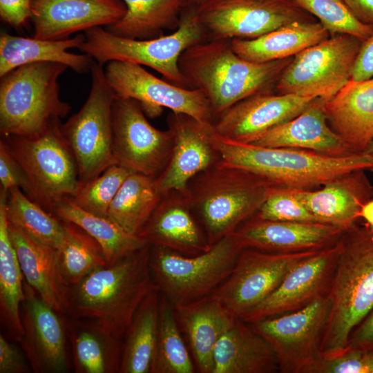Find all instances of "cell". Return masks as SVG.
Masks as SVG:
<instances>
[{"label":"cell","instance_id":"obj_1","mask_svg":"<svg viewBox=\"0 0 373 373\" xmlns=\"http://www.w3.org/2000/svg\"><path fill=\"white\" fill-rule=\"evenodd\" d=\"M150 251L147 244L71 286L67 318L123 339L141 302L156 287L149 266Z\"/></svg>","mask_w":373,"mask_h":373},{"label":"cell","instance_id":"obj_2","mask_svg":"<svg viewBox=\"0 0 373 373\" xmlns=\"http://www.w3.org/2000/svg\"><path fill=\"white\" fill-rule=\"evenodd\" d=\"M291 60L251 62L233 51L231 39H209L185 50L179 68L184 87L204 94L215 118L249 97L269 93Z\"/></svg>","mask_w":373,"mask_h":373},{"label":"cell","instance_id":"obj_3","mask_svg":"<svg viewBox=\"0 0 373 373\" xmlns=\"http://www.w3.org/2000/svg\"><path fill=\"white\" fill-rule=\"evenodd\" d=\"M224 165L241 169L287 189H317L335 178L356 170H370L373 160L365 153L334 156L290 148H267L213 135Z\"/></svg>","mask_w":373,"mask_h":373},{"label":"cell","instance_id":"obj_4","mask_svg":"<svg viewBox=\"0 0 373 373\" xmlns=\"http://www.w3.org/2000/svg\"><path fill=\"white\" fill-rule=\"evenodd\" d=\"M328 296L330 308L321 342V356L347 348L351 333L373 309V227L357 222L345 229Z\"/></svg>","mask_w":373,"mask_h":373},{"label":"cell","instance_id":"obj_5","mask_svg":"<svg viewBox=\"0 0 373 373\" xmlns=\"http://www.w3.org/2000/svg\"><path fill=\"white\" fill-rule=\"evenodd\" d=\"M274 187L251 172L220 162L192 178L184 194L213 245L254 216Z\"/></svg>","mask_w":373,"mask_h":373},{"label":"cell","instance_id":"obj_6","mask_svg":"<svg viewBox=\"0 0 373 373\" xmlns=\"http://www.w3.org/2000/svg\"><path fill=\"white\" fill-rule=\"evenodd\" d=\"M67 68L61 63L35 62L1 78V136L33 137L60 123L71 109L61 99L58 84Z\"/></svg>","mask_w":373,"mask_h":373},{"label":"cell","instance_id":"obj_7","mask_svg":"<svg viewBox=\"0 0 373 373\" xmlns=\"http://www.w3.org/2000/svg\"><path fill=\"white\" fill-rule=\"evenodd\" d=\"M85 39L79 49L100 64L123 61L146 66L160 73L176 86L184 87L179 68L182 53L207 39L195 7L186 4L178 28L169 35L149 39H135L115 35L102 27L84 32ZM185 88V87H184Z\"/></svg>","mask_w":373,"mask_h":373},{"label":"cell","instance_id":"obj_8","mask_svg":"<svg viewBox=\"0 0 373 373\" xmlns=\"http://www.w3.org/2000/svg\"><path fill=\"white\" fill-rule=\"evenodd\" d=\"M242 249L232 234L197 256L151 246L149 266L154 283L173 307L192 303L211 295L228 278Z\"/></svg>","mask_w":373,"mask_h":373},{"label":"cell","instance_id":"obj_9","mask_svg":"<svg viewBox=\"0 0 373 373\" xmlns=\"http://www.w3.org/2000/svg\"><path fill=\"white\" fill-rule=\"evenodd\" d=\"M61 124L33 137L1 138L29 180L30 199L49 212L61 200L73 198L80 184L77 164Z\"/></svg>","mask_w":373,"mask_h":373},{"label":"cell","instance_id":"obj_10","mask_svg":"<svg viewBox=\"0 0 373 373\" xmlns=\"http://www.w3.org/2000/svg\"><path fill=\"white\" fill-rule=\"evenodd\" d=\"M91 88L80 110L61 124V132L75 157L80 183L117 164L113 154L112 105L115 93L102 65H91Z\"/></svg>","mask_w":373,"mask_h":373},{"label":"cell","instance_id":"obj_11","mask_svg":"<svg viewBox=\"0 0 373 373\" xmlns=\"http://www.w3.org/2000/svg\"><path fill=\"white\" fill-rule=\"evenodd\" d=\"M363 41L339 34L300 52L280 73L275 85L278 94L330 99L350 81Z\"/></svg>","mask_w":373,"mask_h":373},{"label":"cell","instance_id":"obj_12","mask_svg":"<svg viewBox=\"0 0 373 373\" xmlns=\"http://www.w3.org/2000/svg\"><path fill=\"white\" fill-rule=\"evenodd\" d=\"M328 294L300 310L249 324L272 349L281 373H309L321 356Z\"/></svg>","mask_w":373,"mask_h":373},{"label":"cell","instance_id":"obj_13","mask_svg":"<svg viewBox=\"0 0 373 373\" xmlns=\"http://www.w3.org/2000/svg\"><path fill=\"white\" fill-rule=\"evenodd\" d=\"M207 39H250L297 21H314L294 0H202L195 6Z\"/></svg>","mask_w":373,"mask_h":373},{"label":"cell","instance_id":"obj_14","mask_svg":"<svg viewBox=\"0 0 373 373\" xmlns=\"http://www.w3.org/2000/svg\"><path fill=\"white\" fill-rule=\"evenodd\" d=\"M113 154L131 173L157 178L167 165L173 147L171 131L155 128L140 103L115 95L112 105Z\"/></svg>","mask_w":373,"mask_h":373},{"label":"cell","instance_id":"obj_15","mask_svg":"<svg viewBox=\"0 0 373 373\" xmlns=\"http://www.w3.org/2000/svg\"><path fill=\"white\" fill-rule=\"evenodd\" d=\"M319 251L281 254L243 248L230 275L211 295L240 318L276 290L297 264Z\"/></svg>","mask_w":373,"mask_h":373},{"label":"cell","instance_id":"obj_16","mask_svg":"<svg viewBox=\"0 0 373 373\" xmlns=\"http://www.w3.org/2000/svg\"><path fill=\"white\" fill-rule=\"evenodd\" d=\"M104 73L115 95L137 100L151 118L160 116L164 108H168L201 122H213L209 100L200 90L176 86L128 61H109Z\"/></svg>","mask_w":373,"mask_h":373},{"label":"cell","instance_id":"obj_17","mask_svg":"<svg viewBox=\"0 0 373 373\" xmlns=\"http://www.w3.org/2000/svg\"><path fill=\"white\" fill-rule=\"evenodd\" d=\"M339 249L338 242L297 264L276 290L240 319L250 324L291 313L328 294Z\"/></svg>","mask_w":373,"mask_h":373},{"label":"cell","instance_id":"obj_18","mask_svg":"<svg viewBox=\"0 0 373 373\" xmlns=\"http://www.w3.org/2000/svg\"><path fill=\"white\" fill-rule=\"evenodd\" d=\"M167 123L173 137L172 151L167 165L156 178L157 184L163 195L171 191L185 193L192 178L220 162L213 141L215 128L213 122L172 111Z\"/></svg>","mask_w":373,"mask_h":373},{"label":"cell","instance_id":"obj_19","mask_svg":"<svg viewBox=\"0 0 373 373\" xmlns=\"http://www.w3.org/2000/svg\"><path fill=\"white\" fill-rule=\"evenodd\" d=\"M23 290L20 309L23 335L19 343L32 370L37 373L67 372L65 322L26 282Z\"/></svg>","mask_w":373,"mask_h":373},{"label":"cell","instance_id":"obj_20","mask_svg":"<svg viewBox=\"0 0 373 373\" xmlns=\"http://www.w3.org/2000/svg\"><path fill=\"white\" fill-rule=\"evenodd\" d=\"M316 98L296 94H256L218 115L213 124L224 137L252 143L269 129L298 116Z\"/></svg>","mask_w":373,"mask_h":373},{"label":"cell","instance_id":"obj_21","mask_svg":"<svg viewBox=\"0 0 373 373\" xmlns=\"http://www.w3.org/2000/svg\"><path fill=\"white\" fill-rule=\"evenodd\" d=\"M344 230L327 223L273 221L254 216L231 234L243 248L288 254L331 247Z\"/></svg>","mask_w":373,"mask_h":373},{"label":"cell","instance_id":"obj_22","mask_svg":"<svg viewBox=\"0 0 373 373\" xmlns=\"http://www.w3.org/2000/svg\"><path fill=\"white\" fill-rule=\"evenodd\" d=\"M126 11L122 0H35L31 17L33 37L65 39L77 32L110 26Z\"/></svg>","mask_w":373,"mask_h":373},{"label":"cell","instance_id":"obj_23","mask_svg":"<svg viewBox=\"0 0 373 373\" xmlns=\"http://www.w3.org/2000/svg\"><path fill=\"white\" fill-rule=\"evenodd\" d=\"M137 236L151 246L189 256L207 252L212 246L186 196L178 191L164 194Z\"/></svg>","mask_w":373,"mask_h":373},{"label":"cell","instance_id":"obj_24","mask_svg":"<svg viewBox=\"0 0 373 373\" xmlns=\"http://www.w3.org/2000/svg\"><path fill=\"white\" fill-rule=\"evenodd\" d=\"M365 171L347 173L317 189L290 190L318 222L346 229L361 218L363 206L373 198V185Z\"/></svg>","mask_w":373,"mask_h":373},{"label":"cell","instance_id":"obj_25","mask_svg":"<svg viewBox=\"0 0 373 373\" xmlns=\"http://www.w3.org/2000/svg\"><path fill=\"white\" fill-rule=\"evenodd\" d=\"M8 231L26 282L55 312L66 315L71 286L61 273L57 249L34 239L9 221Z\"/></svg>","mask_w":373,"mask_h":373},{"label":"cell","instance_id":"obj_26","mask_svg":"<svg viewBox=\"0 0 373 373\" xmlns=\"http://www.w3.org/2000/svg\"><path fill=\"white\" fill-rule=\"evenodd\" d=\"M251 144L267 148L308 150L334 156L355 153L330 127L321 98L314 99L298 116L269 129Z\"/></svg>","mask_w":373,"mask_h":373},{"label":"cell","instance_id":"obj_27","mask_svg":"<svg viewBox=\"0 0 373 373\" xmlns=\"http://www.w3.org/2000/svg\"><path fill=\"white\" fill-rule=\"evenodd\" d=\"M324 101L328 123L354 153H363L373 140V77L350 81Z\"/></svg>","mask_w":373,"mask_h":373},{"label":"cell","instance_id":"obj_28","mask_svg":"<svg viewBox=\"0 0 373 373\" xmlns=\"http://www.w3.org/2000/svg\"><path fill=\"white\" fill-rule=\"evenodd\" d=\"M174 309L198 372L213 373L216 345L237 318L212 295Z\"/></svg>","mask_w":373,"mask_h":373},{"label":"cell","instance_id":"obj_29","mask_svg":"<svg viewBox=\"0 0 373 373\" xmlns=\"http://www.w3.org/2000/svg\"><path fill=\"white\" fill-rule=\"evenodd\" d=\"M85 39L77 35L61 40L39 39L17 37L6 32L0 35V77L17 68L35 62L61 63L77 73L90 70L93 62L88 54H74L68 51L77 48Z\"/></svg>","mask_w":373,"mask_h":373},{"label":"cell","instance_id":"obj_30","mask_svg":"<svg viewBox=\"0 0 373 373\" xmlns=\"http://www.w3.org/2000/svg\"><path fill=\"white\" fill-rule=\"evenodd\" d=\"M276 357L250 325L237 318L221 336L213 353V373H275Z\"/></svg>","mask_w":373,"mask_h":373},{"label":"cell","instance_id":"obj_31","mask_svg":"<svg viewBox=\"0 0 373 373\" xmlns=\"http://www.w3.org/2000/svg\"><path fill=\"white\" fill-rule=\"evenodd\" d=\"M329 34L319 21H297L254 39H232L231 46L240 57L265 63L295 56L327 39Z\"/></svg>","mask_w":373,"mask_h":373},{"label":"cell","instance_id":"obj_32","mask_svg":"<svg viewBox=\"0 0 373 373\" xmlns=\"http://www.w3.org/2000/svg\"><path fill=\"white\" fill-rule=\"evenodd\" d=\"M8 193L0 192V312L1 320L19 343L23 335L21 304L24 298L23 278L8 231L6 213Z\"/></svg>","mask_w":373,"mask_h":373},{"label":"cell","instance_id":"obj_33","mask_svg":"<svg viewBox=\"0 0 373 373\" xmlns=\"http://www.w3.org/2000/svg\"><path fill=\"white\" fill-rule=\"evenodd\" d=\"M126 11L115 23L108 26L111 33L129 39H149L175 30L186 5V0H122Z\"/></svg>","mask_w":373,"mask_h":373},{"label":"cell","instance_id":"obj_34","mask_svg":"<svg viewBox=\"0 0 373 373\" xmlns=\"http://www.w3.org/2000/svg\"><path fill=\"white\" fill-rule=\"evenodd\" d=\"M160 291L151 290L137 309L123 338L119 373H150L159 319Z\"/></svg>","mask_w":373,"mask_h":373},{"label":"cell","instance_id":"obj_35","mask_svg":"<svg viewBox=\"0 0 373 373\" xmlns=\"http://www.w3.org/2000/svg\"><path fill=\"white\" fill-rule=\"evenodd\" d=\"M50 213L61 220L77 225L93 237L102 247L108 264L147 245L138 236L128 233L108 218L81 209L70 198L57 202Z\"/></svg>","mask_w":373,"mask_h":373},{"label":"cell","instance_id":"obj_36","mask_svg":"<svg viewBox=\"0 0 373 373\" xmlns=\"http://www.w3.org/2000/svg\"><path fill=\"white\" fill-rule=\"evenodd\" d=\"M163 195L155 177L131 173L112 201L107 218L137 236Z\"/></svg>","mask_w":373,"mask_h":373},{"label":"cell","instance_id":"obj_37","mask_svg":"<svg viewBox=\"0 0 373 373\" xmlns=\"http://www.w3.org/2000/svg\"><path fill=\"white\" fill-rule=\"evenodd\" d=\"M65 324L76 372H119L123 339L115 338L68 318Z\"/></svg>","mask_w":373,"mask_h":373},{"label":"cell","instance_id":"obj_38","mask_svg":"<svg viewBox=\"0 0 373 373\" xmlns=\"http://www.w3.org/2000/svg\"><path fill=\"white\" fill-rule=\"evenodd\" d=\"M8 221L34 239L56 249L65 235L64 222L28 198L18 187L8 191L6 200Z\"/></svg>","mask_w":373,"mask_h":373},{"label":"cell","instance_id":"obj_39","mask_svg":"<svg viewBox=\"0 0 373 373\" xmlns=\"http://www.w3.org/2000/svg\"><path fill=\"white\" fill-rule=\"evenodd\" d=\"M173 305L160 292L157 342L150 373H193Z\"/></svg>","mask_w":373,"mask_h":373},{"label":"cell","instance_id":"obj_40","mask_svg":"<svg viewBox=\"0 0 373 373\" xmlns=\"http://www.w3.org/2000/svg\"><path fill=\"white\" fill-rule=\"evenodd\" d=\"M65 235L57 249L61 273L73 286L96 269L106 265L100 245L77 225L64 221Z\"/></svg>","mask_w":373,"mask_h":373},{"label":"cell","instance_id":"obj_41","mask_svg":"<svg viewBox=\"0 0 373 373\" xmlns=\"http://www.w3.org/2000/svg\"><path fill=\"white\" fill-rule=\"evenodd\" d=\"M305 11L314 16L332 35H349L364 41L373 32V26L360 21L344 0H294Z\"/></svg>","mask_w":373,"mask_h":373},{"label":"cell","instance_id":"obj_42","mask_svg":"<svg viewBox=\"0 0 373 373\" xmlns=\"http://www.w3.org/2000/svg\"><path fill=\"white\" fill-rule=\"evenodd\" d=\"M131 173L119 164L111 165L94 179L80 183L71 199L81 209L107 218L112 201Z\"/></svg>","mask_w":373,"mask_h":373},{"label":"cell","instance_id":"obj_43","mask_svg":"<svg viewBox=\"0 0 373 373\" xmlns=\"http://www.w3.org/2000/svg\"><path fill=\"white\" fill-rule=\"evenodd\" d=\"M256 218L282 222H319L290 189L274 187Z\"/></svg>","mask_w":373,"mask_h":373},{"label":"cell","instance_id":"obj_44","mask_svg":"<svg viewBox=\"0 0 373 373\" xmlns=\"http://www.w3.org/2000/svg\"><path fill=\"white\" fill-rule=\"evenodd\" d=\"M309 373H369L366 351L347 348L335 356H321Z\"/></svg>","mask_w":373,"mask_h":373},{"label":"cell","instance_id":"obj_45","mask_svg":"<svg viewBox=\"0 0 373 373\" xmlns=\"http://www.w3.org/2000/svg\"><path fill=\"white\" fill-rule=\"evenodd\" d=\"M0 183L1 190L4 192H8L13 187H18L28 198H31L32 189L29 180L2 139L0 140Z\"/></svg>","mask_w":373,"mask_h":373},{"label":"cell","instance_id":"obj_46","mask_svg":"<svg viewBox=\"0 0 373 373\" xmlns=\"http://www.w3.org/2000/svg\"><path fill=\"white\" fill-rule=\"evenodd\" d=\"M35 0H0L1 19L12 27L23 26L32 17Z\"/></svg>","mask_w":373,"mask_h":373},{"label":"cell","instance_id":"obj_47","mask_svg":"<svg viewBox=\"0 0 373 373\" xmlns=\"http://www.w3.org/2000/svg\"><path fill=\"white\" fill-rule=\"evenodd\" d=\"M30 372L19 350L0 334V373H26Z\"/></svg>","mask_w":373,"mask_h":373},{"label":"cell","instance_id":"obj_48","mask_svg":"<svg viewBox=\"0 0 373 373\" xmlns=\"http://www.w3.org/2000/svg\"><path fill=\"white\" fill-rule=\"evenodd\" d=\"M373 77V32L362 43L353 65L350 80L360 82Z\"/></svg>","mask_w":373,"mask_h":373},{"label":"cell","instance_id":"obj_49","mask_svg":"<svg viewBox=\"0 0 373 373\" xmlns=\"http://www.w3.org/2000/svg\"><path fill=\"white\" fill-rule=\"evenodd\" d=\"M347 348L373 350V309L351 333Z\"/></svg>","mask_w":373,"mask_h":373},{"label":"cell","instance_id":"obj_50","mask_svg":"<svg viewBox=\"0 0 373 373\" xmlns=\"http://www.w3.org/2000/svg\"><path fill=\"white\" fill-rule=\"evenodd\" d=\"M344 1L360 21L373 26V0H344Z\"/></svg>","mask_w":373,"mask_h":373},{"label":"cell","instance_id":"obj_51","mask_svg":"<svg viewBox=\"0 0 373 373\" xmlns=\"http://www.w3.org/2000/svg\"><path fill=\"white\" fill-rule=\"evenodd\" d=\"M360 218L373 227V198L365 203L361 211Z\"/></svg>","mask_w":373,"mask_h":373},{"label":"cell","instance_id":"obj_52","mask_svg":"<svg viewBox=\"0 0 373 373\" xmlns=\"http://www.w3.org/2000/svg\"><path fill=\"white\" fill-rule=\"evenodd\" d=\"M366 359L369 368V373H373V350L366 351Z\"/></svg>","mask_w":373,"mask_h":373},{"label":"cell","instance_id":"obj_53","mask_svg":"<svg viewBox=\"0 0 373 373\" xmlns=\"http://www.w3.org/2000/svg\"><path fill=\"white\" fill-rule=\"evenodd\" d=\"M363 153L368 155L373 160V140L367 146V149L364 151Z\"/></svg>","mask_w":373,"mask_h":373},{"label":"cell","instance_id":"obj_54","mask_svg":"<svg viewBox=\"0 0 373 373\" xmlns=\"http://www.w3.org/2000/svg\"><path fill=\"white\" fill-rule=\"evenodd\" d=\"M186 4L197 6L202 0H186Z\"/></svg>","mask_w":373,"mask_h":373},{"label":"cell","instance_id":"obj_55","mask_svg":"<svg viewBox=\"0 0 373 373\" xmlns=\"http://www.w3.org/2000/svg\"><path fill=\"white\" fill-rule=\"evenodd\" d=\"M369 171H373V166Z\"/></svg>","mask_w":373,"mask_h":373}]
</instances>
